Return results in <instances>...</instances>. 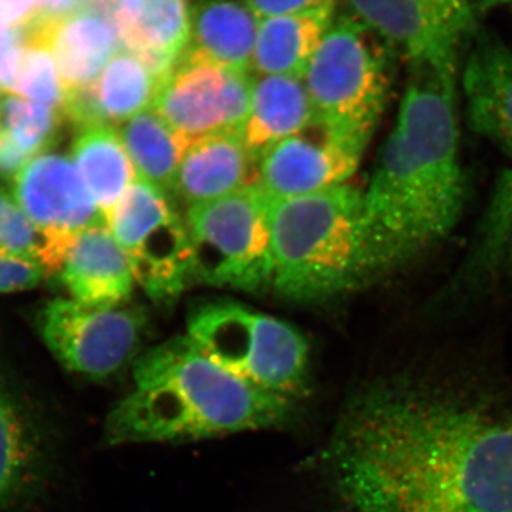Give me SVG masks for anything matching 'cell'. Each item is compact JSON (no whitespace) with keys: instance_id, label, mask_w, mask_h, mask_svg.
I'll list each match as a JSON object with an SVG mask.
<instances>
[{"instance_id":"6da1fadb","label":"cell","mask_w":512,"mask_h":512,"mask_svg":"<svg viewBox=\"0 0 512 512\" xmlns=\"http://www.w3.org/2000/svg\"><path fill=\"white\" fill-rule=\"evenodd\" d=\"M320 466L346 512H512V387L433 367L376 377Z\"/></svg>"},{"instance_id":"7a4b0ae2","label":"cell","mask_w":512,"mask_h":512,"mask_svg":"<svg viewBox=\"0 0 512 512\" xmlns=\"http://www.w3.org/2000/svg\"><path fill=\"white\" fill-rule=\"evenodd\" d=\"M457 80L458 74L412 67L396 124L362 192L373 274L427 251L463 214Z\"/></svg>"},{"instance_id":"3957f363","label":"cell","mask_w":512,"mask_h":512,"mask_svg":"<svg viewBox=\"0 0 512 512\" xmlns=\"http://www.w3.org/2000/svg\"><path fill=\"white\" fill-rule=\"evenodd\" d=\"M295 402L215 363L188 336L138 356L133 387L104 424L109 446L181 443L285 426Z\"/></svg>"},{"instance_id":"277c9868","label":"cell","mask_w":512,"mask_h":512,"mask_svg":"<svg viewBox=\"0 0 512 512\" xmlns=\"http://www.w3.org/2000/svg\"><path fill=\"white\" fill-rule=\"evenodd\" d=\"M272 285L286 298H329L373 276L362 192L348 184L272 200Z\"/></svg>"},{"instance_id":"5b68a950","label":"cell","mask_w":512,"mask_h":512,"mask_svg":"<svg viewBox=\"0 0 512 512\" xmlns=\"http://www.w3.org/2000/svg\"><path fill=\"white\" fill-rule=\"evenodd\" d=\"M187 329L205 355L235 376L292 402L308 396V340L288 322L217 301L195 308Z\"/></svg>"},{"instance_id":"8992f818","label":"cell","mask_w":512,"mask_h":512,"mask_svg":"<svg viewBox=\"0 0 512 512\" xmlns=\"http://www.w3.org/2000/svg\"><path fill=\"white\" fill-rule=\"evenodd\" d=\"M393 53L348 13L333 19L302 77L316 116L370 140L389 94Z\"/></svg>"},{"instance_id":"52a82bcc","label":"cell","mask_w":512,"mask_h":512,"mask_svg":"<svg viewBox=\"0 0 512 512\" xmlns=\"http://www.w3.org/2000/svg\"><path fill=\"white\" fill-rule=\"evenodd\" d=\"M271 202L256 184L188 208L192 278L241 291L272 285Z\"/></svg>"},{"instance_id":"ba28073f","label":"cell","mask_w":512,"mask_h":512,"mask_svg":"<svg viewBox=\"0 0 512 512\" xmlns=\"http://www.w3.org/2000/svg\"><path fill=\"white\" fill-rule=\"evenodd\" d=\"M107 228L154 302L177 298L194 279L187 224L164 192L137 178L111 212Z\"/></svg>"},{"instance_id":"9c48e42d","label":"cell","mask_w":512,"mask_h":512,"mask_svg":"<svg viewBox=\"0 0 512 512\" xmlns=\"http://www.w3.org/2000/svg\"><path fill=\"white\" fill-rule=\"evenodd\" d=\"M36 329L67 372L103 382L133 362L146 319L121 305L90 306L59 298L37 312Z\"/></svg>"},{"instance_id":"30bf717a","label":"cell","mask_w":512,"mask_h":512,"mask_svg":"<svg viewBox=\"0 0 512 512\" xmlns=\"http://www.w3.org/2000/svg\"><path fill=\"white\" fill-rule=\"evenodd\" d=\"M348 15L406 57L410 66L458 74L477 33L468 0H343Z\"/></svg>"},{"instance_id":"8fae6325","label":"cell","mask_w":512,"mask_h":512,"mask_svg":"<svg viewBox=\"0 0 512 512\" xmlns=\"http://www.w3.org/2000/svg\"><path fill=\"white\" fill-rule=\"evenodd\" d=\"M252 83V73L234 72L184 52L161 80L151 109L188 143L214 134H242Z\"/></svg>"},{"instance_id":"7c38bea8","label":"cell","mask_w":512,"mask_h":512,"mask_svg":"<svg viewBox=\"0 0 512 512\" xmlns=\"http://www.w3.org/2000/svg\"><path fill=\"white\" fill-rule=\"evenodd\" d=\"M57 470L52 424L30 394L0 370V512L45 497Z\"/></svg>"},{"instance_id":"4fadbf2b","label":"cell","mask_w":512,"mask_h":512,"mask_svg":"<svg viewBox=\"0 0 512 512\" xmlns=\"http://www.w3.org/2000/svg\"><path fill=\"white\" fill-rule=\"evenodd\" d=\"M367 141L315 116L262 154L258 185L271 200L338 187L356 173Z\"/></svg>"},{"instance_id":"5bb4252c","label":"cell","mask_w":512,"mask_h":512,"mask_svg":"<svg viewBox=\"0 0 512 512\" xmlns=\"http://www.w3.org/2000/svg\"><path fill=\"white\" fill-rule=\"evenodd\" d=\"M13 183V197L30 221L64 247L87 229L106 225L76 164L62 154L36 157Z\"/></svg>"},{"instance_id":"9a60e30c","label":"cell","mask_w":512,"mask_h":512,"mask_svg":"<svg viewBox=\"0 0 512 512\" xmlns=\"http://www.w3.org/2000/svg\"><path fill=\"white\" fill-rule=\"evenodd\" d=\"M470 45L461 72L468 121L512 157V50L488 33Z\"/></svg>"},{"instance_id":"2e32d148","label":"cell","mask_w":512,"mask_h":512,"mask_svg":"<svg viewBox=\"0 0 512 512\" xmlns=\"http://www.w3.org/2000/svg\"><path fill=\"white\" fill-rule=\"evenodd\" d=\"M30 30L52 50L67 99L89 87L120 52L119 30L106 10L87 8L57 20H33Z\"/></svg>"},{"instance_id":"e0dca14e","label":"cell","mask_w":512,"mask_h":512,"mask_svg":"<svg viewBox=\"0 0 512 512\" xmlns=\"http://www.w3.org/2000/svg\"><path fill=\"white\" fill-rule=\"evenodd\" d=\"M106 12L119 30L121 47L164 79L190 42L187 0H110Z\"/></svg>"},{"instance_id":"ac0fdd59","label":"cell","mask_w":512,"mask_h":512,"mask_svg":"<svg viewBox=\"0 0 512 512\" xmlns=\"http://www.w3.org/2000/svg\"><path fill=\"white\" fill-rule=\"evenodd\" d=\"M161 80L137 56L121 49L89 87L69 96L64 116L76 127L127 123L153 107Z\"/></svg>"},{"instance_id":"d6986e66","label":"cell","mask_w":512,"mask_h":512,"mask_svg":"<svg viewBox=\"0 0 512 512\" xmlns=\"http://www.w3.org/2000/svg\"><path fill=\"white\" fill-rule=\"evenodd\" d=\"M259 163L241 133L200 138L185 150L174 194L187 205L220 200L258 184Z\"/></svg>"},{"instance_id":"ffe728a7","label":"cell","mask_w":512,"mask_h":512,"mask_svg":"<svg viewBox=\"0 0 512 512\" xmlns=\"http://www.w3.org/2000/svg\"><path fill=\"white\" fill-rule=\"evenodd\" d=\"M57 275L73 301L90 306L123 305L136 282L107 225L87 229L74 239Z\"/></svg>"},{"instance_id":"44dd1931","label":"cell","mask_w":512,"mask_h":512,"mask_svg":"<svg viewBox=\"0 0 512 512\" xmlns=\"http://www.w3.org/2000/svg\"><path fill=\"white\" fill-rule=\"evenodd\" d=\"M259 19L238 0H198L191 8L185 52L234 70L252 73Z\"/></svg>"},{"instance_id":"7402d4cb","label":"cell","mask_w":512,"mask_h":512,"mask_svg":"<svg viewBox=\"0 0 512 512\" xmlns=\"http://www.w3.org/2000/svg\"><path fill=\"white\" fill-rule=\"evenodd\" d=\"M315 116L302 77L254 74L251 107L242 138L259 163L265 151L308 126Z\"/></svg>"},{"instance_id":"603a6c76","label":"cell","mask_w":512,"mask_h":512,"mask_svg":"<svg viewBox=\"0 0 512 512\" xmlns=\"http://www.w3.org/2000/svg\"><path fill=\"white\" fill-rule=\"evenodd\" d=\"M335 9L259 19L252 74L303 77L333 22Z\"/></svg>"},{"instance_id":"cb8c5ba5","label":"cell","mask_w":512,"mask_h":512,"mask_svg":"<svg viewBox=\"0 0 512 512\" xmlns=\"http://www.w3.org/2000/svg\"><path fill=\"white\" fill-rule=\"evenodd\" d=\"M72 156L107 225L124 192L137 180L120 131L106 124L77 127Z\"/></svg>"},{"instance_id":"d4e9b609","label":"cell","mask_w":512,"mask_h":512,"mask_svg":"<svg viewBox=\"0 0 512 512\" xmlns=\"http://www.w3.org/2000/svg\"><path fill=\"white\" fill-rule=\"evenodd\" d=\"M120 136L138 180L170 197L185 150V138L168 126L153 109L143 111L120 128Z\"/></svg>"},{"instance_id":"484cf974","label":"cell","mask_w":512,"mask_h":512,"mask_svg":"<svg viewBox=\"0 0 512 512\" xmlns=\"http://www.w3.org/2000/svg\"><path fill=\"white\" fill-rule=\"evenodd\" d=\"M28 29V26H26ZM0 90L53 109L62 110L67 93L52 50L42 37L28 29V40L10 57L0 79Z\"/></svg>"},{"instance_id":"4316f807","label":"cell","mask_w":512,"mask_h":512,"mask_svg":"<svg viewBox=\"0 0 512 512\" xmlns=\"http://www.w3.org/2000/svg\"><path fill=\"white\" fill-rule=\"evenodd\" d=\"M67 251L37 228L13 194L0 187V254L40 266L49 276L59 274Z\"/></svg>"},{"instance_id":"83f0119b","label":"cell","mask_w":512,"mask_h":512,"mask_svg":"<svg viewBox=\"0 0 512 512\" xmlns=\"http://www.w3.org/2000/svg\"><path fill=\"white\" fill-rule=\"evenodd\" d=\"M474 256L471 265L477 274L512 271V171L497 185Z\"/></svg>"},{"instance_id":"f1b7e54d","label":"cell","mask_w":512,"mask_h":512,"mask_svg":"<svg viewBox=\"0 0 512 512\" xmlns=\"http://www.w3.org/2000/svg\"><path fill=\"white\" fill-rule=\"evenodd\" d=\"M63 117L62 110L16 96L6 97L2 103V130L33 158L55 143Z\"/></svg>"},{"instance_id":"f546056e","label":"cell","mask_w":512,"mask_h":512,"mask_svg":"<svg viewBox=\"0 0 512 512\" xmlns=\"http://www.w3.org/2000/svg\"><path fill=\"white\" fill-rule=\"evenodd\" d=\"M45 276L40 266L0 254V293L35 288Z\"/></svg>"},{"instance_id":"4dcf8cb0","label":"cell","mask_w":512,"mask_h":512,"mask_svg":"<svg viewBox=\"0 0 512 512\" xmlns=\"http://www.w3.org/2000/svg\"><path fill=\"white\" fill-rule=\"evenodd\" d=\"M256 18L295 15L315 10L335 9L336 0H244Z\"/></svg>"},{"instance_id":"1f68e13d","label":"cell","mask_w":512,"mask_h":512,"mask_svg":"<svg viewBox=\"0 0 512 512\" xmlns=\"http://www.w3.org/2000/svg\"><path fill=\"white\" fill-rule=\"evenodd\" d=\"M32 160L35 158L16 146L5 131H0V178L15 180Z\"/></svg>"},{"instance_id":"d6a6232c","label":"cell","mask_w":512,"mask_h":512,"mask_svg":"<svg viewBox=\"0 0 512 512\" xmlns=\"http://www.w3.org/2000/svg\"><path fill=\"white\" fill-rule=\"evenodd\" d=\"M39 0H0V25L26 28L37 18Z\"/></svg>"},{"instance_id":"836d02e7","label":"cell","mask_w":512,"mask_h":512,"mask_svg":"<svg viewBox=\"0 0 512 512\" xmlns=\"http://www.w3.org/2000/svg\"><path fill=\"white\" fill-rule=\"evenodd\" d=\"M26 40H28V29L0 25V79L5 73L10 57L19 47L25 45Z\"/></svg>"},{"instance_id":"e575fe53","label":"cell","mask_w":512,"mask_h":512,"mask_svg":"<svg viewBox=\"0 0 512 512\" xmlns=\"http://www.w3.org/2000/svg\"><path fill=\"white\" fill-rule=\"evenodd\" d=\"M476 3L485 6V8H495V6H503V8H512V0H474Z\"/></svg>"},{"instance_id":"d590c367","label":"cell","mask_w":512,"mask_h":512,"mask_svg":"<svg viewBox=\"0 0 512 512\" xmlns=\"http://www.w3.org/2000/svg\"><path fill=\"white\" fill-rule=\"evenodd\" d=\"M0 131H2V104H0Z\"/></svg>"}]
</instances>
